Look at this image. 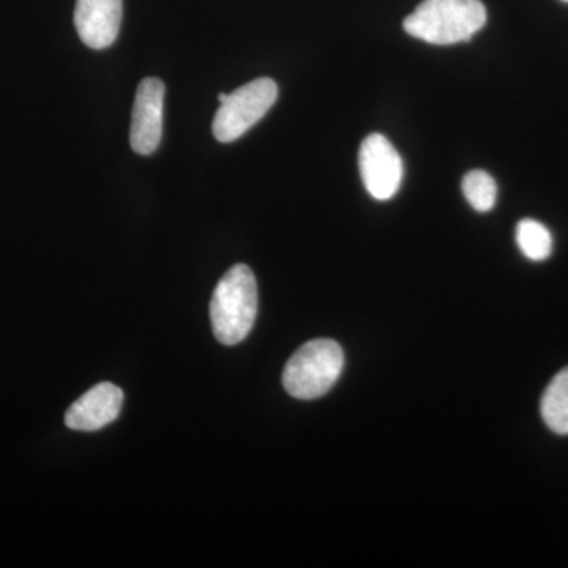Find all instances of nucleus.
<instances>
[{"label": "nucleus", "mask_w": 568, "mask_h": 568, "mask_svg": "<svg viewBox=\"0 0 568 568\" xmlns=\"http://www.w3.org/2000/svg\"><path fill=\"white\" fill-rule=\"evenodd\" d=\"M257 315V284L245 264L231 267L216 284L211 301L212 331L224 346L244 342Z\"/></svg>", "instance_id": "1"}, {"label": "nucleus", "mask_w": 568, "mask_h": 568, "mask_svg": "<svg viewBox=\"0 0 568 568\" xmlns=\"http://www.w3.org/2000/svg\"><path fill=\"white\" fill-rule=\"evenodd\" d=\"M485 22L487 9L480 0H424L403 28L418 40L446 47L473 39Z\"/></svg>", "instance_id": "2"}, {"label": "nucleus", "mask_w": 568, "mask_h": 568, "mask_svg": "<svg viewBox=\"0 0 568 568\" xmlns=\"http://www.w3.org/2000/svg\"><path fill=\"white\" fill-rule=\"evenodd\" d=\"M345 354L334 339L317 338L305 343L287 361L283 386L297 399H315L327 394L342 376Z\"/></svg>", "instance_id": "3"}, {"label": "nucleus", "mask_w": 568, "mask_h": 568, "mask_svg": "<svg viewBox=\"0 0 568 568\" xmlns=\"http://www.w3.org/2000/svg\"><path fill=\"white\" fill-rule=\"evenodd\" d=\"M278 99V85L271 78H257L230 93L213 119V136L233 142L267 114Z\"/></svg>", "instance_id": "4"}, {"label": "nucleus", "mask_w": 568, "mask_h": 568, "mask_svg": "<svg viewBox=\"0 0 568 568\" xmlns=\"http://www.w3.org/2000/svg\"><path fill=\"white\" fill-rule=\"evenodd\" d=\"M358 166L366 192L375 200L387 201L398 193L405 168L398 151L386 136L375 133L365 138L358 152Z\"/></svg>", "instance_id": "5"}, {"label": "nucleus", "mask_w": 568, "mask_h": 568, "mask_svg": "<svg viewBox=\"0 0 568 568\" xmlns=\"http://www.w3.org/2000/svg\"><path fill=\"white\" fill-rule=\"evenodd\" d=\"M164 84L159 78H145L138 85L130 129V144L140 155H152L163 134Z\"/></svg>", "instance_id": "6"}, {"label": "nucleus", "mask_w": 568, "mask_h": 568, "mask_svg": "<svg viewBox=\"0 0 568 568\" xmlns=\"http://www.w3.org/2000/svg\"><path fill=\"white\" fill-rule=\"evenodd\" d=\"M122 0H78L74 26L85 47L104 50L118 39L122 24Z\"/></svg>", "instance_id": "7"}, {"label": "nucleus", "mask_w": 568, "mask_h": 568, "mask_svg": "<svg viewBox=\"0 0 568 568\" xmlns=\"http://www.w3.org/2000/svg\"><path fill=\"white\" fill-rule=\"evenodd\" d=\"M123 392L111 383L93 386L69 407L65 425L74 432H97L121 414Z\"/></svg>", "instance_id": "8"}, {"label": "nucleus", "mask_w": 568, "mask_h": 568, "mask_svg": "<svg viewBox=\"0 0 568 568\" xmlns=\"http://www.w3.org/2000/svg\"><path fill=\"white\" fill-rule=\"evenodd\" d=\"M540 413L552 433L568 435V366L548 384L541 396Z\"/></svg>", "instance_id": "9"}, {"label": "nucleus", "mask_w": 568, "mask_h": 568, "mask_svg": "<svg viewBox=\"0 0 568 568\" xmlns=\"http://www.w3.org/2000/svg\"><path fill=\"white\" fill-rule=\"evenodd\" d=\"M517 244L530 261L548 260L552 252L551 233L536 220L526 219L518 223Z\"/></svg>", "instance_id": "10"}, {"label": "nucleus", "mask_w": 568, "mask_h": 568, "mask_svg": "<svg viewBox=\"0 0 568 568\" xmlns=\"http://www.w3.org/2000/svg\"><path fill=\"white\" fill-rule=\"evenodd\" d=\"M463 193L477 212H489L496 204L497 185L487 171H470L463 179Z\"/></svg>", "instance_id": "11"}, {"label": "nucleus", "mask_w": 568, "mask_h": 568, "mask_svg": "<svg viewBox=\"0 0 568 568\" xmlns=\"http://www.w3.org/2000/svg\"><path fill=\"white\" fill-rule=\"evenodd\" d=\"M562 2H567L568 3V0H562Z\"/></svg>", "instance_id": "12"}]
</instances>
